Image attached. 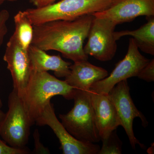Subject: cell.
<instances>
[{
    "label": "cell",
    "mask_w": 154,
    "mask_h": 154,
    "mask_svg": "<svg viewBox=\"0 0 154 154\" xmlns=\"http://www.w3.org/2000/svg\"><path fill=\"white\" fill-rule=\"evenodd\" d=\"M94 18L90 14L73 20H55L33 25L31 45L45 51H59L74 62L88 60L84 43Z\"/></svg>",
    "instance_id": "cell-1"
},
{
    "label": "cell",
    "mask_w": 154,
    "mask_h": 154,
    "mask_svg": "<svg viewBox=\"0 0 154 154\" xmlns=\"http://www.w3.org/2000/svg\"><path fill=\"white\" fill-rule=\"evenodd\" d=\"M75 88L48 72L32 71L22 99L33 125L53 97L57 95L72 99Z\"/></svg>",
    "instance_id": "cell-2"
},
{
    "label": "cell",
    "mask_w": 154,
    "mask_h": 154,
    "mask_svg": "<svg viewBox=\"0 0 154 154\" xmlns=\"http://www.w3.org/2000/svg\"><path fill=\"white\" fill-rule=\"evenodd\" d=\"M116 0H61L25 12L32 25L55 20H73L109 8Z\"/></svg>",
    "instance_id": "cell-3"
},
{
    "label": "cell",
    "mask_w": 154,
    "mask_h": 154,
    "mask_svg": "<svg viewBox=\"0 0 154 154\" xmlns=\"http://www.w3.org/2000/svg\"><path fill=\"white\" fill-rule=\"evenodd\" d=\"M74 105L66 114H60L61 122L78 140L95 143L101 140L96 126L90 91L75 89Z\"/></svg>",
    "instance_id": "cell-4"
},
{
    "label": "cell",
    "mask_w": 154,
    "mask_h": 154,
    "mask_svg": "<svg viewBox=\"0 0 154 154\" xmlns=\"http://www.w3.org/2000/svg\"><path fill=\"white\" fill-rule=\"evenodd\" d=\"M8 110L0 125V136L9 146L26 149L32 125L23 100L15 90L9 95Z\"/></svg>",
    "instance_id": "cell-5"
},
{
    "label": "cell",
    "mask_w": 154,
    "mask_h": 154,
    "mask_svg": "<svg viewBox=\"0 0 154 154\" xmlns=\"http://www.w3.org/2000/svg\"><path fill=\"white\" fill-rule=\"evenodd\" d=\"M149 60L141 54L133 38H130L127 53L124 58L116 64L108 76L94 83L90 91L96 94H108L119 82L137 77Z\"/></svg>",
    "instance_id": "cell-6"
},
{
    "label": "cell",
    "mask_w": 154,
    "mask_h": 154,
    "mask_svg": "<svg viewBox=\"0 0 154 154\" xmlns=\"http://www.w3.org/2000/svg\"><path fill=\"white\" fill-rule=\"evenodd\" d=\"M116 26L109 19L94 17L88 34V42L84 47L85 53L101 61L111 60L117 49L114 36Z\"/></svg>",
    "instance_id": "cell-7"
},
{
    "label": "cell",
    "mask_w": 154,
    "mask_h": 154,
    "mask_svg": "<svg viewBox=\"0 0 154 154\" xmlns=\"http://www.w3.org/2000/svg\"><path fill=\"white\" fill-rule=\"evenodd\" d=\"M108 94L115 107L121 126L123 127L125 130L132 148L135 149L136 144L139 145L143 148L144 146L135 137L133 129V122L134 118L139 117L143 126L146 127L147 126L148 122L133 102L127 80H123L116 84Z\"/></svg>",
    "instance_id": "cell-8"
},
{
    "label": "cell",
    "mask_w": 154,
    "mask_h": 154,
    "mask_svg": "<svg viewBox=\"0 0 154 154\" xmlns=\"http://www.w3.org/2000/svg\"><path fill=\"white\" fill-rule=\"evenodd\" d=\"M36 125H48L55 134L60 143L63 154H99L100 147L95 143H85L78 140L69 133L56 116L53 104L49 102L36 119Z\"/></svg>",
    "instance_id": "cell-9"
},
{
    "label": "cell",
    "mask_w": 154,
    "mask_h": 154,
    "mask_svg": "<svg viewBox=\"0 0 154 154\" xmlns=\"http://www.w3.org/2000/svg\"><path fill=\"white\" fill-rule=\"evenodd\" d=\"M3 60L13 79L14 89L21 98L31 75V65L28 50L21 46L13 34L7 44Z\"/></svg>",
    "instance_id": "cell-10"
},
{
    "label": "cell",
    "mask_w": 154,
    "mask_h": 154,
    "mask_svg": "<svg viewBox=\"0 0 154 154\" xmlns=\"http://www.w3.org/2000/svg\"><path fill=\"white\" fill-rule=\"evenodd\" d=\"M93 15L109 19L117 25L140 16H154V0H116L109 8Z\"/></svg>",
    "instance_id": "cell-11"
},
{
    "label": "cell",
    "mask_w": 154,
    "mask_h": 154,
    "mask_svg": "<svg viewBox=\"0 0 154 154\" xmlns=\"http://www.w3.org/2000/svg\"><path fill=\"white\" fill-rule=\"evenodd\" d=\"M90 92L96 126L101 140H104L121 125L120 120L108 94Z\"/></svg>",
    "instance_id": "cell-12"
},
{
    "label": "cell",
    "mask_w": 154,
    "mask_h": 154,
    "mask_svg": "<svg viewBox=\"0 0 154 154\" xmlns=\"http://www.w3.org/2000/svg\"><path fill=\"white\" fill-rule=\"evenodd\" d=\"M69 73L65 81L75 89L90 91L91 86L96 82L108 76L105 69L96 66L88 60L75 62L70 66Z\"/></svg>",
    "instance_id": "cell-13"
},
{
    "label": "cell",
    "mask_w": 154,
    "mask_h": 154,
    "mask_svg": "<svg viewBox=\"0 0 154 154\" xmlns=\"http://www.w3.org/2000/svg\"><path fill=\"white\" fill-rule=\"evenodd\" d=\"M28 52L31 70L40 72L52 71L58 78H65L69 73L71 63L64 60L60 55H49L32 45L28 48Z\"/></svg>",
    "instance_id": "cell-14"
},
{
    "label": "cell",
    "mask_w": 154,
    "mask_h": 154,
    "mask_svg": "<svg viewBox=\"0 0 154 154\" xmlns=\"http://www.w3.org/2000/svg\"><path fill=\"white\" fill-rule=\"evenodd\" d=\"M147 22L137 30L114 32L116 41L122 36H132L138 48L148 54L154 55V16L146 17Z\"/></svg>",
    "instance_id": "cell-15"
},
{
    "label": "cell",
    "mask_w": 154,
    "mask_h": 154,
    "mask_svg": "<svg viewBox=\"0 0 154 154\" xmlns=\"http://www.w3.org/2000/svg\"><path fill=\"white\" fill-rule=\"evenodd\" d=\"M15 31L13 34L21 46L28 50L33 38V25L30 23L25 11H19L14 17Z\"/></svg>",
    "instance_id": "cell-16"
},
{
    "label": "cell",
    "mask_w": 154,
    "mask_h": 154,
    "mask_svg": "<svg viewBox=\"0 0 154 154\" xmlns=\"http://www.w3.org/2000/svg\"><path fill=\"white\" fill-rule=\"evenodd\" d=\"M116 130L113 131L107 138L102 140L103 145L99 154L122 153V142L116 134Z\"/></svg>",
    "instance_id": "cell-17"
},
{
    "label": "cell",
    "mask_w": 154,
    "mask_h": 154,
    "mask_svg": "<svg viewBox=\"0 0 154 154\" xmlns=\"http://www.w3.org/2000/svg\"><path fill=\"white\" fill-rule=\"evenodd\" d=\"M10 14L8 10L4 9L0 11V48L8 32L7 22L10 18Z\"/></svg>",
    "instance_id": "cell-18"
},
{
    "label": "cell",
    "mask_w": 154,
    "mask_h": 154,
    "mask_svg": "<svg viewBox=\"0 0 154 154\" xmlns=\"http://www.w3.org/2000/svg\"><path fill=\"white\" fill-rule=\"evenodd\" d=\"M137 77L147 82L154 81V59L149 60L148 63L141 70Z\"/></svg>",
    "instance_id": "cell-19"
},
{
    "label": "cell",
    "mask_w": 154,
    "mask_h": 154,
    "mask_svg": "<svg viewBox=\"0 0 154 154\" xmlns=\"http://www.w3.org/2000/svg\"><path fill=\"white\" fill-rule=\"evenodd\" d=\"M29 152L27 148L18 149L9 146L0 136V154H27Z\"/></svg>",
    "instance_id": "cell-20"
},
{
    "label": "cell",
    "mask_w": 154,
    "mask_h": 154,
    "mask_svg": "<svg viewBox=\"0 0 154 154\" xmlns=\"http://www.w3.org/2000/svg\"><path fill=\"white\" fill-rule=\"evenodd\" d=\"M34 139V149L33 151L34 154H49V149L45 147L40 140L39 133L38 130L36 129L33 133Z\"/></svg>",
    "instance_id": "cell-21"
},
{
    "label": "cell",
    "mask_w": 154,
    "mask_h": 154,
    "mask_svg": "<svg viewBox=\"0 0 154 154\" xmlns=\"http://www.w3.org/2000/svg\"><path fill=\"white\" fill-rule=\"evenodd\" d=\"M56 1V0H35L33 5L36 8H42L53 4Z\"/></svg>",
    "instance_id": "cell-22"
},
{
    "label": "cell",
    "mask_w": 154,
    "mask_h": 154,
    "mask_svg": "<svg viewBox=\"0 0 154 154\" xmlns=\"http://www.w3.org/2000/svg\"><path fill=\"white\" fill-rule=\"evenodd\" d=\"M5 116V113H4L2 110H0V125L4 120Z\"/></svg>",
    "instance_id": "cell-23"
},
{
    "label": "cell",
    "mask_w": 154,
    "mask_h": 154,
    "mask_svg": "<svg viewBox=\"0 0 154 154\" xmlns=\"http://www.w3.org/2000/svg\"><path fill=\"white\" fill-rule=\"evenodd\" d=\"M17 1L18 0H0V5L6 2H17Z\"/></svg>",
    "instance_id": "cell-24"
},
{
    "label": "cell",
    "mask_w": 154,
    "mask_h": 154,
    "mask_svg": "<svg viewBox=\"0 0 154 154\" xmlns=\"http://www.w3.org/2000/svg\"><path fill=\"white\" fill-rule=\"evenodd\" d=\"M3 106L2 102V100H1V98H0V109L2 108Z\"/></svg>",
    "instance_id": "cell-25"
},
{
    "label": "cell",
    "mask_w": 154,
    "mask_h": 154,
    "mask_svg": "<svg viewBox=\"0 0 154 154\" xmlns=\"http://www.w3.org/2000/svg\"><path fill=\"white\" fill-rule=\"evenodd\" d=\"M29 2H30V3H32V4H33L34 2H35V0H28Z\"/></svg>",
    "instance_id": "cell-26"
}]
</instances>
